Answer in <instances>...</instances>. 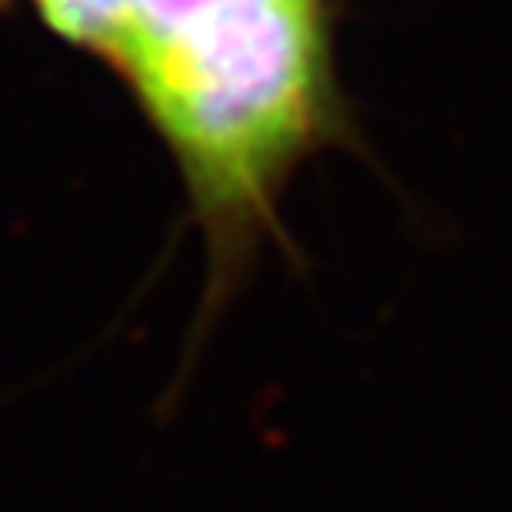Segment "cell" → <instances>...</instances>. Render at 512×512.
<instances>
[{
	"mask_svg": "<svg viewBox=\"0 0 512 512\" xmlns=\"http://www.w3.org/2000/svg\"><path fill=\"white\" fill-rule=\"evenodd\" d=\"M330 23V0H186L103 54L183 171L209 311L277 236L296 167L346 137Z\"/></svg>",
	"mask_w": 512,
	"mask_h": 512,
	"instance_id": "1",
	"label": "cell"
}]
</instances>
